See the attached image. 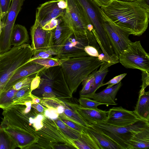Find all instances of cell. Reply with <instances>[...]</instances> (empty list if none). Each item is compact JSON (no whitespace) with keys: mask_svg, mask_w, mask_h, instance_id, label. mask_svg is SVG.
Returning <instances> with one entry per match:
<instances>
[{"mask_svg":"<svg viewBox=\"0 0 149 149\" xmlns=\"http://www.w3.org/2000/svg\"><path fill=\"white\" fill-rule=\"evenodd\" d=\"M100 8L112 22L130 35L140 36L147 29L149 12L137 0H114L107 6Z\"/></svg>","mask_w":149,"mask_h":149,"instance_id":"obj_1","label":"cell"},{"mask_svg":"<svg viewBox=\"0 0 149 149\" xmlns=\"http://www.w3.org/2000/svg\"><path fill=\"white\" fill-rule=\"evenodd\" d=\"M24 105L12 104L3 109V118L0 127L12 137L17 147L28 149L37 143L39 138L30 123L32 110L28 113L24 111Z\"/></svg>","mask_w":149,"mask_h":149,"instance_id":"obj_2","label":"cell"},{"mask_svg":"<svg viewBox=\"0 0 149 149\" xmlns=\"http://www.w3.org/2000/svg\"><path fill=\"white\" fill-rule=\"evenodd\" d=\"M65 81L72 94L84 79L104 62L90 56L60 59Z\"/></svg>","mask_w":149,"mask_h":149,"instance_id":"obj_3","label":"cell"},{"mask_svg":"<svg viewBox=\"0 0 149 149\" xmlns=\"http://www.w3.org/2000/svg\"><path fill=\"white\" fill-rule=\"evenodd\" d=\"M33 55V51L28 43L13 46L0 54V94L15 71L29 61Z\"/></svg>","mask_w":149,"mask_h":149,"instance_id":"obj_4","label":"cell"},{"mask_svg":"<svg viewBox=\"0 0 149 149\" xmlns=\"http://www.w3.org/2000/svg\"><path fill=\"white\" fill-rule=\"evenodd\" d=\"M116 143L120 149H130L129 141L137 132L149 128V122L140 119L126 126H116L106 122L90 126Z\"/></svg>","mask_w":149,"mask_h":149,"instance_id":"obj_5","label":"cell"},{"mask_svg":"<svg viewBox=\"0 0 149 149\" xmlns=\"http://www.w3.org/2000/svg\"><path fill=\"white\" fill-rule=\"evenodd\" d=\"M87 45L95 47L100 53L102 52L93 30L88 31L86 35H75L73 33L58 54L54 57L63 59L89 56L84 50Z\"/></svg>","mask_w":149,"mask_h":149,"instance_id":"obj_6","label":"cell"},{"mask_svg":"<svg viewBox=\"0 0 149 149\" xmlns=\"http://www.w3.org/2000/svg\"><path fill=\"white\" fill-rule=\"evenodd\" d=\"M75 0L84 11L89 23L93 25L104 50H110L112 46L103 26L100 7L92 0Z\"/></svg>","mask_w":149,"mask_h":149,"instance_id":"obj_7","label":"cell"},{"mask_svg":"<svg viewBox=\"0 0 149 149\" xmlns=\"http://www.w3.org/2000/svg\"><path fill=\"white\" fill-rule=\"evenodd\" d=\"M119 62L127 68L149 72V55L140 41L131 42L118 57Z\"/></svg>","mask_w":149,"mask_h":149,"instance_id":"obj_8","label":"cell"},{"mask_svg":"<svg viewBox=\"0 0 149 149\" xmlns=\"http://www.w3.org/2000/svg\"><path fill=\"white\" fill-rule=\"evenodd\" d=\"M42 121L43 126L40 129L35 130V133L39 139L52 144L54 143H61L70 148L78 149L73 141L64 134L54 120L44 115Z\"/></svg>","mask_w":149,"mask_h":149,"instance_id":"obj_9","label":"cell"},{"mask_svg":"<svg viewBox=\"0 0 149 149\" xmlns=\"http://www.w3.org/2000/svg\"><path fill=\"white\" fill-rule=\"evenodd\" d=\"M101 13L103 26L114 53L118 57L131 42L129 38L130 34L112 22L102 10Z\"/></svg>","mask_w":149,"mask_h":149,"instance_id":"obj_10","label":"cell"},{"mask_svg":"<svg viewBox=\"0 0 149 149\" xmlns=\"http://www.w3.org/2000/svg\"><path fill=\"white\" fill-rule=\"evenodd\" d=\"M69 25L75 35H86L89 23L84 11L75 0H65Z\"/></svg>","mask_w":149,"mask_h":149,"instance_id":"obj_11","label":"cell"},{"mask_svg":"<svg viewBox=\"0 0 149 149\" xmlns=\"http://www.w3.org/2000/svg\"><path fill=\"white\" fill-rule=\"evenodd\" d=\"M25 0H12L4 26L0 36V54L11 48V37L15 23Z\"/></svg>","mask_w":149,"mask_h":149,"instance_id":"obj_12","label":"cell"},{"mask_svg":"<svg viewBox=\"0 0 149 149\" xmlns=\"http://www.w3.org/2000/svg\"><path fill=\"white\" fill-rule=\"evenodd\" d=\"M67 8L65 0L47 1L37 8L36 19L43 27L52 19L63 15L66 12Z\"/></svg>","mask_w":149,"mask_h":149,"instance_id":"obj_13","label":"cell"},{"mask_svg":"<svg viewBox=\"0 0 149 149\" xmlns=\"http://www.w3.org/2000/svg\"><path fill=\"white\" fill-rule=\"evenodd\" d=\"M61 68V66L47 68L38 73L40 78L39 86L31 93L42 99L56 97L53 90L54 80Z\"/></svg>","mask_w":149,"mask_h":149,"instance_id":"obj_14","label":"cell"},{"mask_svg":"<svg viewBox=\"0 0 149 149\" xmlns=\"http://www.w3.org/2000/svg\"><path fill=\"white\" fill-rule=\"evenodd\" d=\"M31 46L33 51V54L49 49H53V31L43 29L36 19L31 28Z\"/></svg>","mask_w":149,"mask_h":149,"instance_id":"obj_15","label":"cell"},{"mask_svg":"<svg viewBox=\"0 0 149 149\" xmlns=\"http://www.w3.org/2000/svg\"><path fill=\"white\" fill-rule=\"evenodd\" d=\"M58 19L57 25L52 30L54 33L53 48L57 54L73 33L69 25L66 12L63 15L58 17Z\"/></svg>","mask_w":149,"mask_h":149,"instance_id":"obj_16","label":"cell"},{"mask_svg":"<svg viewBox=\"0 0 149 149\" xmlns=\"http://www.w3.org/2000/svg\"><path fill=\"white\" fill-rule=\"evenodd\" d=\"M140 119L134 111L127 110L121 106L114 107L108 111L106 123L116 126H126Z\"/></svg>","mask_w":149,"mask_h":149,"instance_id":"obj_17","label":"cell"},{"mask_svg":"<svg viewBox=\"0 0 149 149\" xmlns=\"http://www.w3.org/2000/svg\"><path fill=\"white\" fill-rule=\"evenodd\" d=\"M66 105L81 117L87 123L91 125L106 122L108 111L98 109H89L83 107L79 105L64 101Z\"/></svg>","mask_w":149,"mask_h":149,"instance_id":"obj_18","label":"cell"},{"mask_svg":"<svg viewBox=\"0 0 149 149\" xmlns=\"http://www.w3.org/2000/svg\"><path fill=\"white\" fill-rule=\"evenodd\" d=\"M47 68L32 61H29L19 68L14 73L5 87L3 91L7 90L23 79L37 73Z\"/></svg>","mask_w":149,"mask_h":149,"instance_id":"obj_19","label":"cell"},{"mask_svg":"<svg viewBox=\"0 0 149 149\" xmlns=\"http://www.w3.org/2000/svg\"><path fill=\"white\" fill-rule=\"evenodd\" d=\"M53 90L56 97L61 100L67 101L72 98L73 94L66 83L61 67L54 80Z\"/></svg>","mask_w":149,"mask_h":149,"instance_id":"obj_20","label":"cell"},{"mask_svg":"<svg viewBox=\"0 0 149 149\" xmlns=\"http://www.w3.org/2000/svg\"><path fill=\"white\" fill-rule=\"evenodd\" d=\"M122 85L121 81L101 91L95 93L90 99L105 105H116L115 98L117 93Z\"/></svg>","mask_w":149,"mask_h":149,"instance_id":"obj_21","label":"cell"},{"mask_svg":"<svg viewBox=\"0 0 149 149\" xmlns=\"http://www.w3.org/2000/svg\"><path fill=\"white\" fill-rule=\"evenodd\" d=\"M85 130L97 143L100 149H120L119 146L111 139L90 126L85 128Z\"/></svg>","mask_w":149,"mask_h":149,"instance_id":"obj_22","label":"cell"},{"mask_svg":"<svg viewBox=\"0 0 149 149\" xmlns=\"http://www.w3.org/2000/svg\"><path fill=\"white\" fill-rule=\"evenodd\" d=\"M134 112L138 117L149 122V92L139 93Z\"/></svg>","mask_w":149,"mask_h":149,"instance_id":"obj_23","label":"cell"},{"mask_svg":"<svg viewBox=\"0 0 149 149\" xmlns=\"http://www.w3.org/2000/svg\"><path fill=\"white\" fill-rule=\"evenodd\" d=\"M130 149L149 148V128L136 133L129 141Z\"/></svg>","mask_w":149,"mask_h":149,"instance_id":"obj_24","label":"cell"},{"mask_svg":"<svg viewBox=\"0 0 149 149\" xmlns=\"http://www.w3.org/2000/svg\"><path fill=\"white\" fill-rule=\"evenodd\" d=\"M29 37L26 27L19 24H15L11 37V45L17 47L27 43Z\"/></svg>","mask_w":149,"mask_h":149,"instance_id":"obj_25","label":"cell"},{"mask_svg":"<svg viewBox=\"0 0 149 149\" xmlns=\"http://www.w3.org/2000/svg\"><path fill=\"white\" fill-rule=\"evenodd\" d=\"M73 141L78 149H100L97 143L85 130L84 133L80 134L79 139Z\"/></svg>","mask_w":149,"mask_h":149,"instance_id":"obj_26","label":"cell"},{"mask_svg":"<svg viewBox=\"0 0 149 149\" xmlns=\"http://www.w3.org/2000/svg\"><path fill=\"white\" fill-rule=\"evenodd\" d=\"M64 111L63 113L59 114V118L72 121L84 128L91 126L79 115L67 106L64 102Z\"/></svg>","mask_w":149,"mask_h":149,"instance_id":"obj_27","label":"cell"},{"mask_svg":"<svg viewBox=\"0 0 149 149\" xmlns=\"http://www.w3.org/2000/svg\"><path fill=\"white\" fill-rule=\"evenodd\" d=\"M17 147L11 136L0 127V149H14Z\"/></svg>","mask_w":149,"mask_h":149,"instance_id":"obj_28","label":"cell"},{"mask_svg":"<svg viewBox=\"0 0 149 149\" xmlns=\"http://www.w3.org/2000/svg\"><path fill=\"white\" fill-rule=\"evenodd\" d=\"M17 91L12 87L3 91L0 94V108L4 109L13 104V98Z\"/></svg>","mask_w":149,"mask_h":149,"instance_id":"obj_29","label":"cell"},{"mask_svg":"<svg viewBox=\"0 0 149 149\" xmlns=\"http://www.w3.org/2000/svg\"><path fill=\"white\" fill-rule=\"evenodd\" d=\"M95 70L85 78L82 82V88L79 92L80 97H88L94 84Z\"/></svg>","mask_w":149,"mask_h":149,"instance_id":"obj_30","label":"cell"},{"mask_svg":"<svg viewBox=\"0 0 149 149\" xmlns=\"http://www.w3.org/2000/svg\"><path fill=\"white\" fill-rule=\"evenodd\" d=\"M54 121L62 132L69 138L73 141L80 137V133L67 125L59 118Z\"/></svg>","mask_w":149,"mask_h":149,"instance_id":"obj_31","label":"cell"},{"mask_svg":"<svg viewBox=\"0 0 149 149\" xmlns=\"http://www.w3.org/2000/svg\"><path fill=\"white\" fill-rule=\"evenodd\" d=\"M95 70V79L94 86L87 98H90L95 93L97 90L100 87L103 81L108 72V68L100 71Z\"/></svg>","mask_w":149,"mask_h":149,"instance_id":"obj_32","label":"cell"},{"mask_svg":"<svg viewBox=\"0 0 149 149\" xmlns=\"http://www.w3.org/2000/svg\"><path fill=\"white\" fill-rule=\"evenodd\" d=\"M46 68H49L57 66H61L60 59L51 57L46 58H39L31 61Z\"/></svg>","mask_w":149,"mask_h":149,"instance_id":"obj_33","label":"cell"},{"mask_svg":"<svg viewBox=\"0 0 149 149\" xmlns=\"http://www.w3.org/2000/svg\"><path fill=\"white\" fill-rule=\"evenodd\" d=\"M78 101L79 105L81 106L89 109H98V106L104 104L103 103L97 102L93 100L84 97H80Z\"/></svg>","mask_w":149,"mask_h":149,"instance_id":"obj_34","label":"cell"},{"mask_svg":"<svg viewBox=\"0 0 149 149\" xmlns=\"http://www.w3.org/2000/svg\"><path fill=\"white\" fill-rule=\"evenodd\" d=\"M12 0H0V18L5 23Z\"/></svg>","mask_w":149,"mask_h":149,"instance_id":"obj_35","label":"cell"},{"mask_svg":"<svg viewBox=\"0 0 149 149\" xmlns=\"http://www.w3.org/2000/svg\"><path fill=\"white\" fill-rule=\"evenodd\" d=\"M31 93V84L17 91L13 98V102L19 99L25 98L29 96Z\"/></svg>","mask_w":149,"mask_h":149,"instance_id":"obj_36","label":"cell"},{"mask_svg":"<svg viewBox=\"0 0 149 149\" xmlns=\"http://www.w3.org/2000/svg\"><path fill=\"white\" fill-rule=\"evenodd\" d=\"M57 53L53 49H49L36 53L33 54L31 59L29 61L39 58H46L52 57V56L57 55Z\"/></svg>","mask_w":149,"mask_h":149,"instance_id":"obj_37","label":"cell"},{"mask_svg":"<svg viewBox=\"0 0 149 149\" xmlns=\"http://www.w3.org/2000/svg\"><path fill=\"white\" fill-rule=\"evenodd\" d=\"M37 74L36 73L30 75L16 83L12 87L14 89L18 91L22 88L30 84L33 79Z\"/></svg>","mask_w":149,"mask_h":149,"instance_id":"obj_38","label":"cell"},{"mask_svg":"<svg viewBox=\"0 0 149 149\" xmlns=\"http://www.w3.org/2000/svg\"><path fill=\"white\" fill-rule=\"evenodd\" d=\"M60 118L65 124L79 133L81 134L85 132V128H84L78 124L67 120Z\"/></svg>","mask_w":149,"mask_h":149,"instance_id":"obj_39","label":"cell"},{"mask_svg":"<svg viewBox=\"0 0 149 149\" xmlns=\"http://www.w3.org/2000/svg\"><path fill=\"white\" fill-rule=\"evenodd\" d=\"M126 73H124L117 76L113 77L107 83L105 84L102 83L100 87L107 84L108 85L107 87V88L112 87L121 81V80L126 76Z\"/></svg>","mask_w":149,"mask_h":149,"instance_id":"obj_40","label":"cell"},{"mask_svg":"<svg viewBox=\"0 0 149 149\" xmlns=\"http://www.w3.org/2000/svg\"><path fill=\"white\" fill-rule=\"evenodd\" d=\"M142 72V84L141 86V88L139 93H143L145 89L149 85V72L146 71Z\"/></svg>","mask_w":149,"mask_h":149,"instance_id":"obj_41","label":"cell"},{"mask_svg":"<svg viewBox=\"0 0 149 149\" xmlns=\"http://www.w3.org/2000/svg\"><path fill=\"white\" fill-rule=\"evenodd\" d=\"M43 114L46 117L54 120L57 119L59 116L56 110L52 108H47Z\"/></svg>","mask_w":149,"mask_h":149,"instance_id":"obj_42","label":"cell"},{"mask_svg":"<svg viewBox=\"0 0 149 149\" xmlns=\"http://www.w3.org/2000/svg\"><path fill=\"white\" fill-rule=\"evenodd\" d=\"M84 50L88 56L93 57H97L100 53L95 47L91 46H86Z\"/></svg>","mask_w":149,"mask_h":149,"instance_id":"obj_43","label":"cell"},{"mask_svg":"<svg viewBox=\"0 0 149 149\" xmlns=\"http://www.w3.org/2000/svg\"><path fill=\"white\" fill-rule=\"evenodd\" d=\"M58 18L52 20L49 22L42 27V28L47 30H53L56 28L57 25Z\"/></svg>","mask_w":149,"mask_h":149,"instance_id":"obj_44","label":"cell"},{"mask_svg":"<svg viewBox=\"0 0 149 149\" xmlns=\"http://www.w3.org/2000/svg\"><path fill=\"white\" fill-rule=\"evenodd\" d=\"M40 82V78L38 74L33 79L31 83V93L32 91L37 88L39 86Z\"/></svg>","mask_w":149,"mask_h":149,"instance_id":"obj_45","label":"cell"},{"mask_svg":"<svg viewBox=\"0 0 149 149\" xmlns=\"http://www.w3.org/2000/svg\"><path fill=\"white\" fill-rule=\"evenodd\" d=\"M100 7L107 6L114 0H92Z\"/></svg>","mask_w":149,"mask_h":149,"instance_id":"obj_46","label":"cell"},{"mask_svg":"<svg viewBox=\"0 0 149 149\" xmlns=\"http://www.w3.org/2000/svg\"><path fill=\"white\" fill-rule=\"evenodd\" d=\"M31 107L41 113H44L45 110L46 109V108L44 107L42 104L39 103L33 104H31Z\"/></svg>","mask_w":149,"mask_h":149,"instance_id":"obj_47","label":"cell"},{"mask_svg":"<svg viewBox=\"0 0 149 149\" xmlns=\"http://www.w3.org/2000/svg\"><path fill=\"white\" fill-rule=\"evenodd\" d=\"M139 5L149 12V0H137Z\"/></svg>","mask_w":149,"mask_h":149,"instance_id":"obj_48","label":"cell"},{"mask_svg":"<svg viewBox=\"0 0 149 149\" xmlns=\"http://www.w3.org/2000/svg\"><path fill=\"white\" fill-rule=\"evenodd\" d=\"M30 95L32 99L33 104L38 103L40 102L41 100L40 98L33 95L31 93Z\"/></svg>","mask_w":149,"mask_h":149,"instance_id":"obj_49","label":"cell"},{"mask_svg":"<svg viewBox=\"0 0 149 149\" xmlns=\"http://www.w3.org/2000/svg\"><path fill=\"white\" fill-rule=\"evenodd\" d=\"M64 109L65 107L64 106L61 105L58 106L56 110L59 114L63 113L64 111Z\"/></svg>","mask_w":149,"mask_h":149,"instance_id":"obj_50","label":"cell"},{"mask_svg":"<svg viewBox=\"0 0 149 149\" xmlns=\"http://www.w3.org/2000/svg\"><path fill=\"white\" fill-rule=\"evenodd\" d=\"M4 26V23L0 17V36H1Z\"/></svg>","mask_w":149,"mask_h":149,"instance_id":"obj_51","label":"cell"},{"mask_svg":"<svg viewBox=\"0 0 149 149\" xmlns=\"http://www.w3.org/2000/svg\"><path fill=\"white\" fill-rule=\"evenodd\" d=\"M119 1L125 2H132L136 1L137 0H118Z\"/></svg>","mask_w":149,"mask_h":149,"instance_id":"obj_52","label":"cell"},{"mask_svg":"<svg viewBox=\"0 0 149 149\" xmlns=\"http://www.w3.org/2000/svg\"></svg>","mask_w":149,"mask_h":149,"instance_id":"obj_53","label":"cell"}]
</instances>
